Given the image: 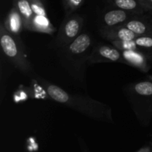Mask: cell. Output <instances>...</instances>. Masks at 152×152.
Instances as JSON below:
<instances>
[{
  "mask_svg": "<svg viewBox=\"0 0 152 152\" xmlns=\"http://www.w3.org/2000/svg\"><path fill=\"white\" fill-rule=\"evenodd\" d=\"M40 83L51 99L86 117L99 121L113 123L112 110L109 105L88 96L67 92L56 85L45 80Z\"/></svg>",
  "mask_w": 152,
  "mask_h": 152,
  "instance_id": "obj_1",
  "label": "cell"
},
{
  "mask_svg": "<svg viewBox=\"0 0 152 152\" xmlns=\"http://www.w3.org/2000/svg\"><path fill=\"white\" fill-rule=\"evenodd\" d=\"M126 94L137 120L142 124H148L152 115L151 80L129 85L126 88Z\"/></svg>",
  "mask_w": 152,
  "mask_h": 152,
  "instance_id": "obj_2",
  "label": "cell"
},
{
  "mask_svg": "<svg viewBox=\"0 0 152 152\" xmlns=\"http://www.w3.org/2000/svg\"><path fill=\"white\" fill-rule=\"evenodd\" d=\"M0 45L4 56L16 69L24 74L32 71V66L20 37L8 32L2 22L0 24Z\"/></svg>",
  "mask_w": 152,
  "mask_h": 152,
  "instance_id": "obj_3",
  "label": "cell"
},
{
  "mask_svg": "<svg viewBox=\"0 0 152 152\" xmlns=\"http://www.w3.org/2000/svg\"><path fill=\"white\" fill-rule=\"evenodd\" d=\"M84 25V19L78 14H71L65 16L56 38V45L64 48L71 44L80 35Z\"/></svg>",
  "mask_w": 152,
  "mask_h": 152,
  "instance_id": "obj_4",
  "label": "cell"
},
{
  "mask_svg": "<svg viewBox=\"0 0 152 152\" xmlns=\"http://www.w3.org/2000/svg\"><path fill=\"white\" fill-rule=\"evenodd\" d=\"M92 46V38L89 33L83 32L77 37L71 44L63 49L65 52V56L68 58L70 62L79 64L83 58L88 59L90 53L88 54Z\"/></svg>",
  "mask_w": 152,
  "mask_h": 152,
  "instance_id": "obj_5",
  "label": "cell"
},
{
  "mask_svg": "<svg viewBox=\"0 0 152 152\" xmlns=\"http://www.w3.org/2000/svg\"><path fill=\"white\" fill-rule=\"evenodd\" d=\"M104 62H119L125 63L121 50L115 46L107 44H99L94 46L87 59V64L104 63Z\"/></svg>",
  "mask_w": 152,
  "mask_h": 152,
  "instance_id": "obj_6",
  "label": "cell"
},
{
  "mask_svg": "<svg viewBox=\"0 0 152 152\" xmlns=\"http://www.w3.org/2000/svg\"><path fill=\"white\" fill-rule=\"evenodd\" d=\"M122 56L126 65L134 67L139 71L147 73L151 68L149 59L151 56L141 50H121Z\"/></svg>",
  "mask_w": 152,
  "mask_h": 152,
  "instance_id": "obj_7",
  "label": "cell"
},
{
  "mask_svg": "<svg viewBox=\"0 0 152 152\" xmlns=\"http://www.w3.org/2000/svg\"><path fill=\"white\" fill-rule=\"evenodd\" d=\"M100 35L109 41H133L137 37V36L132 31L125 27L124 25L105 28L102 27L99 30Z\"/></svg>",
  "mask_w": 152,
  "mask_h": 152,
  "instance_id": "obj_8",
  "label": "cell"
},
{
  "mask_svg": "<svg viewBox=\"0 0 152 152\" xmlns=\"http://www.w3.org/2000/svg\"><path fill=\"white\" fill-rule=\"evenodd\" d=\"M137 16L140 15L115 7L114 9H111L104 13L102 18L104 25L103 27L111 28L123 25L128 20Z\"/></svg>",
  "mask_w": 152,
  "mask_h": 152,
  "instance_id": "obj_9",
  "label": "cell"
},
{
  "mask_svg": "<svg viewBox=\"0 0 152 152\" xmlns=\"http://www.w3.org/2000/svg\"><path fill=\"white\" fill-rule=\"evenodd\" d=\"M2 22L6 30L15 36H19L25 30L22 16L14 6L10 9Z\"/></svg>",
  "mask_w": 152,
  "mask_h": 152,
  "instance_id": "obj_10",
  "label": "cell"
},
{
  "mask_svg": "<svg viewBox=\"0 0 152 152\" xmlns=\"http://www.w3.org/2000/svg\"><path fill=\"white\" fill-rule=\"evenodd\" d=\"M141 16L142 15L132 18L123 25L134 33L137 37H141V36L152 37V23Z\"/></svg>",
  "mask_w": 152,
  "mask_h": 152,
  "instance_id": "obj_11",
  "label": "cell"
},
{
  "mask_svg": "<svg viewBox=\"0 0 152 152\" xmlns=\"http://www.w3.org/2000/svg\"><path fill=\"white\" fill-rule=\"evenodd\" d=\"M108 3L116 8L139 15H143L146 12L150 11L146 6L137 0H108Z\"/></svg>",
  "mask_w": 152,
  "mask_h": 152,
  "instance_id": "obj_12",
  "label": "cell"
},
{
  "mask_svg": "<svg viewBox=\"0 0 152 152\" xmlns=\"http://www.w3.org/2000/svg\"><path fill=\"white\" fill-rule=\"evenodd\" d=\"M56 27L52 25L48 16L34 15L31 21L29 31L52 35L53 33L56 32Z\"/></svg>",
  "mask_w": 152,
  "mask_h": 152,
  "instance_id": "obj_13",
  "label": "cell"
},
{
  "mask_svg": "<svg viewBox=\"0 0 152 152\" xmlns=\"http://www.w3.org/2000/svg\"><path fill=\"white\" fill-rule=\"evenodd\" d=\"M13 6L22 16L24 22L25 30L29 31L31 21L34 16L30 0H13Z\"/></svg>",
  "mask_w": 152,
  "mask_h": 152,
  "instance_id": "obj_14",
  "label": "cell"
},
{
  "mask_svg": "<svg viewBox=\"0 0 152 152\" xmlns=\"http://www.w3.org/2000/svg\"><path fill=\"white\" fill-rule=\"evenodd\" d=\"M135 44L138 48L152 56V37L151 36H141L134 39Z\"/></svg>",
  "mask_w": 152,
  "mask_h": 152,
  "instance_id": "obj_15",
  "label": "cell"
},
{
  "mask_svg": "<svg viewBox=\"0 0 152 152\" xmlns=\"http://www.w3.org/2000/svg\"><path fill=\"white\" fill-rule=\"evenodd\" d=\"M85 0H62V6L65 10V16L73 14L74 12L83 6Z\"/></svg>",
  "mask_w": 152,
  "mask_h": 152,
  "instance_id": "obj_16",
  "label": "cell"
},
{
  "mask_svg": "<svg viewBox=\"0 0 152 152\" xmlns=\"http://www.w3.org/2000/svg\"><path fill=\"white\" fill-rule=\"evenodd\" d=\"M31 1V8L34 15H41V16H48L47 10L43 0H30Z\"/></svg>",
  "mask_w": 152,
  "mask_h": 152,
  "instance_id": "obj_17",
  "label": "cell"
},
{
  "mask_svg": "<svg viewBox=\"0 0 152 152\" xmlns=\"http://www.w3.org/2000/svg\"><path fill=\"white\" fill-rule=\"evenodd\" d=\"M111 43L120 50H139L137 45L135 44L134 40L133 41H113L111 42Z\"/></svg>",
  "mask_w": 152,
  "mask_h": 152,
  "instance_id": "obj_18",
  "label": "cell"
},
{
  "mask_svg": "<svg viewBox=\"0 0 152 152\" xmlns=\"http://www.w3.org/2000/svg\"><path fill=\"white\" fill-rule=\"evenodd\" d=\"M144 4L152 11V0H144Z\"/></svg>",
  "mask_w": 152,
  "mask_h": 152,
  "instance_id": "obj_19",
  "label": "cell"
},
{
  "mask_svg": "<svg viewBox=\"0 0 152 152\" xmlns=\"http://www.w3.org/2000/svg\"><path fill=\"white\" fill-rule=\"evenodd\" d=\"M137 1H140V2H141V3H142V4H143L144 5H145V4H144V0H137ZM145 6H146V5H145ZM146 7H147V6H146ZM148 9H149V8H148ZM149 10H150V9H149ZM150 11H151V10H150Z\"/></svg>",
  "mask_w": 152,
  "mask_h": 152,
  "instance_id": "obj_20",
  "label": "cell"
},
{
  "mask_svg": "<svg viewBox=\"0 0 152 152\" xmlns=\"http://www.w3.org/2000/svg\"><path fill=\"white\" fill-rule=\"evenodd\" d=\"M148 80H151V81H152V75H149V76H148Z\"/></svg>",
  "mask_w": 152,
  "mask_h": 152,
  "instance_id": "obj_21",
  "label": "cell"
},
{
  "mask_svg": "<svg viewBox=\"0 0 152 152\" xmlns=\"http://www.w3.org/2000/svg\"><path fill=\"white\" fill-rule=\"evenodd\" d=\"M149 21H150V22H151V23H152V18H151V19H149Z\"/></svg>",
  "mask_w": 152,
  "mask_h": 152,
  "instance_id": "obj_22",
  "label": "cell"
}]
</instances>
